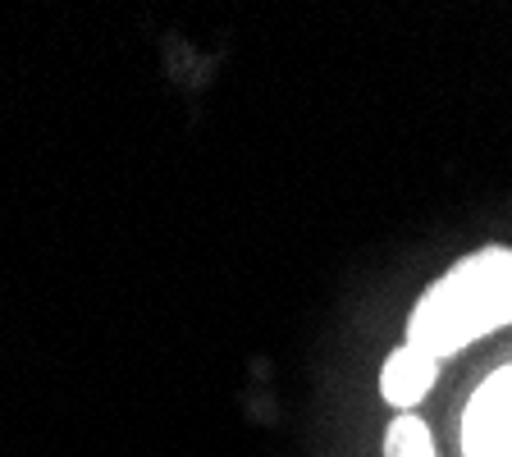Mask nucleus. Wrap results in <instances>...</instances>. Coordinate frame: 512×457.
Instances as JSON below:
<instances>
[{"mask_svg": "<svg viewBox=\"0 0 512 457\" xmlns=\"http://www.w3.org/2000/svg\"><path fill=\"white\" fill-rule=\"evenodd\" d=\"M499 330H512V243H485L416 293L403 343L430 352L435 362H453Z\"/></svg>", "mask_w": 512, "mask_h": 457, "instance_id": "obj_1", "label": "nucleus"}, {"mask_svg": "<svg viewBox=\"0 0 512 457\" xmlns=\"http://www.w3.org/2000/svg\"><path fill=\"white\" fill-rule=\"evenodd\" d=\"M458 448L462 457H512V362H499L467 394Z\"/></svg>", "mask_w": 512, "mask_h": 457, "instance_id": "obj_2", "label": "nucleus"}, {"mask_svg": "<svg viewBox=\"0 0 512 457\" xmlns=\"http://www.w3.org/2000/svg\"><path fill=\"white\" fill-rule=\"evenodd\" d=\"M439 375H444V362H435L430 352L412 348V343H398L380 362V384L375 389H380V403L398 416V412H416L421 398L435 389Z\"/></svg>", "mask_w": 512, "mask_h": 457, "instance_id": "obj_3", "label": "nucleus"}, {"mask_svg": "<svg viewBox=\"0 0 512 457\" xmlns=\"http://www.w3.org/2000/svg\"><path fill=\"white\" fill-rule=\"evenodd\" d=\"M380 453L384 457H439V448L426 426V416L398 412V416H389V426L380 435Z\"/></svg>", "mask_w": 512, "mask_h": 457, "instance_id": "obj_4", "label": "nucleus"}]
</instances>
